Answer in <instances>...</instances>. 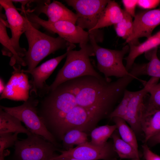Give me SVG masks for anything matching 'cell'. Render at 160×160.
I'll return each mask as SVG.
<instances>
[{
    "label": "cell",
    "mask_w": 160,
    "mask_h": 160,
    "mask_svg": "<svg viewBox=\"0 0 160 160\" xmlns=\"http://www.w3.org/2000/svg\"><path fill=\"white\" fill-rule=\"evenodd\" d=\"M80 49L73 50L75 47L71 44L67 48L68 53L66 61L63 67L59 71L53 82L45 89L46 92L53 90L62 83L79 77L91 76L100 79L103 77L94 69L89 59V57L95 56L91 44H79Z\"/></svg>",
    "instance_id": "7a4b0ae2"
},
{
    "label": "cell",
    "mask_w": 160,
    "mask_h": 160,
    "mask_svg": "<svg viewBox=\"0 0 160 160\" xmlns=\"http://www.w3.org/2000/svg\"><path fill=\"white\" fill-rule=\"evenodd\" d=\"M124 17V11L116 2L109 0L102 12L97 23L93 29L91 34L93 35L97 42L99 38L101 42L103 41L102 32L98 29L114 25L121 21Z\"/></svg>",
    "instance_id": "e0dca14e"
},
{
    "label": "cell",
    "mask_w": 160,
    "mask_h": 160,
    "mask_svg": "<svg viewBox=\"0 0 160 160\" xmlns=\"http://www.w3.org/2000/svg\"><path fill=\"white\" fill-rule=\"evenodd\" d=\"M33 11L39 15L41 13L45 14L50 22L67 21L75 24L76 22V14L57 1H53L51 3L50 1H44L39 3Z\"/></svg>",
    "instance_id": "2e32d148"
},
{
    "label": "cell",
    "mask_w": 160,
    "mask_h": 160,
    "mask_svg": "<svg viewBox=\"0 0 160 160\" xmlns=\"http://www.w3.org/2000/svg\"><path fill=\"white\" fill-rule=\"evenodd\" d=\"M112 119L117 127V129L121 138L139 152L136 135L132 129L128 126L126 121L122 118L115 117Z\"/></svg>",
    "instance_id": "603a6c76"
},
{
    "label": "cell",
    "mask_w": 160,
    "mask_h": 160,
    "mask_svg": "<svg viewBox=\"0 0 160 160\" xmlns=\"http://www.w3.org/2000/svg\"><path fill=\"white\" fill-rule=\"evenodd\" d=\"M124 17L122 20L114 25L117 36L127 40L132 35L133 30V23L132 17L124 9Z\"/></svg>",
    "instance_id": "4316f807"
},
{
    "label": "cell",
    "mask_w": 160,
    "mask_h": 160,
    "mask_svg": "<svg viewBox=\"0 0 160 160\" xmlns=\"http://www.w3.org/2000/svg\"><path fill=\"white\" fill-rule=\"evenodd\" d=\"M134 91L127 89L124 92L123 97L119 104L116 107L108 118L112 119L118 117L126 121L129 101L132 96Z\"/></svg>",
    "instance_id": "83f0119b"
},
{
    "label": "cell",
    "mask_w": 160,
    "mask_h": 160,
    "mask_svg": "<svg viewBox=\"0 0 160 160\" xmlns=\"http://www.w3.org/2000/svg\"><path fill=\"white\" fill-rule=\"evenodd\" d=\"M149 97L144 103L143 116L160 110V82L152 85L149 89Z\"/></svg>",
    "instance_id": "d4e9b609"
},
{
    "label": "cell",
    "mask_w": 160,
    "mask_h": 160,
    "mask_svg": "<svg viewBox=\"0 0 160 160\" xmlns=\"http://www.w3.org/2000/svg\"><path fill=\"white\" fill-rule=\"evenodd\" d=\"M5 86L3 80L1 78H0V92L1 94L3 92Z\"/></svg>",
    "instance_id": "8d00e7d4"
},
{
    "label": "cell",
    "mask_w": 160,
    "mask_h": 160,
    "mask_svg": "<svg viewBox=\"0 0 160 160\" xmlns=\"http://www.w3.org/2000/svg\"><path fill=\"white\" fill-rule=\"evenodd\" d=\"M68 53L67 50L64 54L48 60L31 70H21L22 72L29 73L32 76V78L30 84V94L31 96H37L48 86L46 84V81L61 61L66 57Z\"/></svg>",
    "instance_id": "5bb4252c"
},
{
    "label": "cell",
    "mask_w": 160,
    "mask_h": 160,
    "mask_svg": "<svg viewBox=\"0 0 160 160\" xmlns=\"http://www.w3.org/2000/svg\"><path fill=\"white\" fill-rule=\"evenodd\" d=\"M0 4L5 10L9 27L11 29L12 44L18 56L23 59L27 51L20 47L19 41L21 35L26 30L28 19L20 14L11 0H0Z\"/></svg>",
    "instance_id": "8fae6325"
},
{
    "label": "cell",
    "mask_w": 160,
    "mask_h": 160,
    "mask_svg": "<svg viewBox=\"0 0 160 160\" xmlns=\"http://www.w3.org/2000/svg\"><path fill=\"white\" fill-rule=\"evenodd\" d=\"M87 135L85 132L77 129L68 131L63 136L62 140L64 150L73 148L75 145L77 146L87 142Z\"/></svg>",
    "instance_id": "484cf974"
},
{
    "label": "cell",
    "mask_w": 160,
    "mask_h": 160,
    "mask_svg": "<svg viewBox=\"0 0 160 160\" xmlns=\"http://www.w3.org/2000/svg\"><path fill=\"white\" fill-rule=\"evenodd\" d=\"M10 153V151L8 150H5L3 153L0 154V160H5L4 158Z\"/></svg>",
    "instance_id": "d590c367"
},
{
    "label": "cell",
    "mask_w": 160,
    "mask_h": 160,
    "mask_svg": "<svg viewBox=\"0 0 160 160\" xmlns=\"http://www.w3.org/2000/svg\"><path fill=\"white\" fill-rule=\"evenodd\" d=\"M142 131L144 135V142L160 131V110L143 116L141 123Z\"/></svg>",
    "instance_id": "44dd1931"
},
{
    "label": "cell",
    "mask_w": 160,
    "mask_h": 160,
    "mask_svg": "<svg viewBox=\"0 0 160 160\" xmlns=\"http://www.w3.org/2000/svg\"><path fill=\"white\" fill-rule=\"evenodd\" d=\"M24 33L28 44V49L23 60L30 70L49 55L57 50L67 48L70 44L59 36L54 38L36 28L28 19Z\"/></svg>",
    "instance_id": "3957f363"
},
{
    "label": "cell",
    "mask_w": 160,
    "mask_h": 160,
    "mask_svg": "<svg viewBox=\"0 0 160 160\" xmlns=\"http://www.w3.org/2000/svg\"><path fill=\"white\" fill-rule=\"evenodd\" d=\"M148 62L147 63L145 68L146 75L160 79V60L157 54H153L151 57Z\"/></svg>",
    "instance_id": "f1b7e54d"
},
{
    "label": "cell",
    "mask_w": 160,
    "mask_h": 160,
    "mask_svg": "<svg viewBox=\"0 0 160 160\" xmlns=\"http://www.w3.org/2000/svg\"><path fill=\"white\" fill-rule=\"evenodd\" d=\"M12 2H19L22 4V9L23 11H24V7L25 5L29 2H36L39 3L41 2L42 1L40 0H11Z\"/></svg>",
    "instance_id": "e575fe53"
},
{
    "label": "cell",
    "mask_w": 160,
    "mask_h": 160,
    "mask_svg": "<svg viewBox=\"0 0 160 160\" xmlns=\"http://www.w3.org/2000/svg\"><path fill=\"white\" fill-rule=\"evenodd\" d=\"M89 37L97 60V69L105 78L114 76L119 78L133 76L127 70L123 62L125 55L129 51L128 44L121 50L111 49L99 46L93 35L89 34Z\"/></svg>",
    "instance_id": "5b68a950"
},
{
    "label": "cell",
    "mask_w": 160,
    "mask_h": 160,
    "mask_svg": "<svg viewBox=\"0 0 160 160\" xmlns=\"http://www.w3.org/2000/svg\"><path fill=\"white\" fill-rule=\"evenodd\" d=\"M38 102L36 97H31L20 105L14 107L1 105L0 108L23 122L31 133L43 137L58 147L59 145L57 140L47 130L38 113Z\"/></svg>",
    "instance_id": "8992f818"
},
{
    "label": "cell",
    "mask_w": 160,
    "mask_h": 160,
    "mask_svg": "<svg viewBox=\"0 0 160 160\" xmlns=\"http://www.w3.org/2000/svg\"><path fill=\"white\" fill-rule=\"evenodd\" d=\"M128 160H140V159H129Z\"/></svg>",
    "instance_id": "ab89813d"
},
{
    "label": "cell",
    "mask_w": 160,
    "mask_h": 160,
    "mask_svg": "<svg viewBox=\"0 0 160 160\" xmlns=\"http://www.w3.org/2000/svg\"><path fill=\"white\" fill-rule=\"evenodd\" d=\"M0 20V42L3 46L2 50L3 55L11 57L9 63L11 66H14L16 64L19 65L26 66L23 59L18 56L12 44L6 30V27L9 26L8 24L1 15Z\"/></svg>",
    "instance_id": "d6986e66"
},
{
    "label": "cell",
    "mask_w": 160,
    "mask_h": 160,
    "mask_svg": "<svg viewBox=\"0 0 160 160\" xmlns=\"http://www.w3.org/2000/svg\"><path fill=\"white\" fill-rule=\"evenodd\" d=\"M116 129L117 127L115 124L105 125L95 128L91 132V140L89 142L95 146H103Z\"/></svg>",
    "instance_id": "cb8c5ba5"
},
{
    "label": "cell",
    "mask_w": 160,
    "mask_h": 160,
    "mask_svg": "<svg viewBox=\"0 0 160 160\" xmlns=\"http://www.w3.org/2000/svg\"><path fill=\"white\" fill-rule=\"evenodd\" d=\"M57 157H58L57 156ZM60 158H63L65 159V160H84L81 159L71 157H62Z\"/></svg>",
    "instance_id": "74e56055"
},
{
    "label": "cell",
    "mask_w": 160,
    "mask_h": 160,
    "mask_svg": "<svg viewBox=\"0 0 160 160\" xmlns=\"http://www.w3.org/2000/svg\"><path fill=\"white\" fill-rule=\"evenodd\" d=\"M18 133L32 134L27 128L23 126L17 118L0 108V134L6 133Z\"/></svg>",
    "instance_id": "ffe728a7"
},
{
    "label": "cell",
    "mask_w": 160,
    "mask_h": 160,
    "mask_svg": "<svg viewBox=\"0 0 160 160\" xmlns=\"http://www.w3.org/2000/svg\"><path fill=\"white\" fill-rule=\"evenodd\" d=\"M114 151L121 159H140L137 152L129 144L122 140L116 129L111 136Z\"/></svg>",
    "instance_id": "7402d4cb"
},
{
    "label": "cell",
    "mask_w": 160,
    "mask_h": 160,
    "mask_svg": "<svg viewBox=\"0 0 160 160\" xmlns=\"http://www.w3.org/2000/svg\"><path fill=\"white\" fill-rule=\"evenodd\" d=\"M100 120L89 110L78 105L47 129L56 140H62L68 131L77 129L86 133Z\"/></svg>",
    "instance_id": "277c9868"
},
{
    "label": "cell",
    "mask_w": 160,
    "mask_h": 160,
    "mask_svg": "<svg viewBox=\"0 0 160 160\" xmlns=\"http://www.w3.org/2000/svg\"><path fill=\"white\" fill-rule=\"evenodd\" d=\"M24 12L31 23L40 25L57 33L59 36L70 44H87L89 41V34L88 31L71 22L67 21L51 22L41 18L31 11H25Z\"/></svg>",
    "instance_id": "ba28073f"
},
{
    "label": "cell",
    "mask_w": 160,
    "mask_h": 160,
    "mask_svg": "<svg viewBox=\"0 0 160 160\" xmlns=\"http://www.w3.org/2000/svg\"><path fill=\"white\" fill-rule=\"evenodd\" d=\"M121 1L124 8V10L132 17H135L137 0H122Z\"/></svg>",
    "instance_id": "4dcf8cb0"
},
{
    "label": "cell",
    "mask_w": 160,
    "mask_h": 160,
    "mask_svg": "<svg viewBox=\"0 0 160 160\" xmlns=\"http://www.w3.org/2000/svg\"><path fill=\"white\" fill-rule=\"evenodd\" d=\"M134 80L128 76L112 81L94 76L79 77L63 84L75 97L77 104L89 110L101 119L108 118L120 101L125 91Z\"/></svg>",
    "instance_id": "6da1fadb"
},
{
    "label": "cell",
    "mask_w": 160,
    "mask_h": 160,
    "mask_svg": "<svg viewBox=\"0 0 160 160\" xmlns=\"http://www.w3.org/2000/svg\"><path fill=\"white\" fill-rule=\"evenodd\" d=\"M159 79L158 78L151 77L149 80L144 84L143 88L137 91H134L129 101L126 121L136 135L142 132L141 123L144 110V97L148 93L150 87L153 84L158 82Z\"/></svg>",
    "instance_id": "4fadbf2b"
},
{
    "label": "cell",
    "mask_w": 160,
    "mask_h": 160,
    "mask_svg": "<svg viewBox=\"0 0 160 160\" xmlns=\"http://www.w3.org/2000/svg\"><path fill=\"white\" fill-rule=\"evenodd\" d=\"M119 160H121V159H120Z\"/></svg>",
    "instance_id": "60d3db41"
},
{
    "label": "cell",
    "mask_w": 160,
    "mask_h": 160,
    "mask_svg": "<svg viewBox=\"0 0 160 160\" xmlns=\"http://www.w3.org/2000/svg\"><path fill=\"white\" fill-rule=\"evenodd\" d=\"M128 44L129 47V54L124 59L126 61V69L129 72L137 57L160 45V31L142 43Z\"/></svg>",
    "instance_id": "ac0fdd59"
},
{
    "label": "cell",
    "mask_w": 160,
    "mask_h": 160,
    "mask_svg": "<svg viewBox=\"0 0 160 160\" xmlns=\"http://www.w3.org/2000/svg\"><path fill=\"white\" fill-rule=\"evenodd\" d=\"M18 133L0 134V154L8 148L14 146L18 140Z\"/></svg>",
    "instance_id": "f546056e"
},
{
    "label": "cell",
    "mask_w": 160,
    "mask_h": 160,
    "mask_svg": "<svg viewBox=\"0 0 160 160\" xmlns=\"http://www.w3.org/2000/svg\"><path fill=\"white\" fill-rule=\"evenodd\" d=\"M160 4V0H137V6L145 9H152Z\"/></svg>",
    "instance_id": "1f68e13d"
},
{
    "label": "cell",
    "mask_w": 160,
    "mask_h": 160,
    "mask_svg": "<svg viewBox=\"0 0 160 160\" xmlns=\"http://www.w3.org/2000/svg\"><path fill=\"white\" fill-rule=\"evenodd\" d=\"M25 139L17 140L14 145L18 160H55L58 155L57 147L43 137L33 133Z\"/></svg>",
    "instance_id": "52a82bcc"
},
{
    "label": "cell",
    "mask_w": 160,
    "mask_h": 160,
    "mask_svg": "<svg viewBox=\"0 0 160 160\" xmlns=\"http://www.w3.org/2000/svg\"><path fill=\"white\" fill-rule=\"evenodd\" d=\"M14 68L15 71L1 94L0 100L7 99L25 102L30 97L31 89L28 76L21 71L20 67Z\"/></svg>",
    "instance_id": "9a60e30c"
},
{
    "label": "cell",
    "mask_w": 160,
    "mask_h": 160,
    "mask_svg": "<svg viewBox=\"0 0 160 160\" xmlns=\"http://www.w3.org/2000/svg\"><path fill=\"white\" fill-rule=\"evenodd\" d=\"M142 147L145 160H160V156L153 152L147 143H144Z\"/></svg>",
    "instance_id": "d6a6232c"
},
{
    "label": "cell",
    "mask_w": 160,
    "mask_h": 160,
    "mask_svg": "<svg viewBox=\"0 0 160 160\" xmlns=\"http://www.w3.org/2000/svg\"><path fill=\"white\" fill-rule=\"evenodd\" d=\"M108 0H66L68 5L76 11L77 25L87 29L89 34L97 23Z\"/></svg>",
    "instance_id": "9c48e42d"
},
{
    "label": "cell",
    "mask_w": 160,
    "mask_h": 160,
    "mask_svg": "<svg viewBox=\"0 0 160 160\" xmlns=\"http://www.w3.org/2000/svg\"><path fill=\"white\" fill-rule=\"evenodd\" d=\"M146 143L151 147L160 144V131L150 138Z\"/></svg>",
    "instance_id": "836d02e7"
},
{
    "label": "cell",
    "mask_w": 160,
    "mask_h": 160,
    "mask_svg": "<svg viewBox=\"0 0 160 160\" xmlns=\"http://www.w3.org/2000/svg\"><path fill=\"white\" fill-rule=\"evenodd\" d=\"M59 151L61 153L58 157H71L84 160H116L117 155L113 143L107 142L101 146H95L87 142L68 150Z\"/></svg>",
    "instance_id": "30bf717a"
},
{
    "label": "cell",
    "mask_w": 160,
    "mask_h": 160,
    "mask_svg": "<svg viewBox=\"0 0 160 160\" xmlns=\"http://www.w3.org/2000/svg\"><path fill=\"white\" fill-rule=\"evenodd\" d=\"M132 34L126 41L129 44L139 43V38L151 36L153 30L160 24V9L148 10L136 14L133 21Z\"/></svg>",
    "instance_id": "7c38bea8"
},
{
    "label": "cell",
    "mask_w": 160,
    "mask_h": 160,
    "mask_svg": "<svg viewBox=\"0 0 160 160\" xmlns=\"http://www.w3.org/2000/svg\"><path fill=\"white\" fill-rule=\"evenodd\" d=\"M55 160H65L63 158L56 157L55 159Z\"/></svg>",
    "instance_id": "f35d334b"
}]
</instances>
